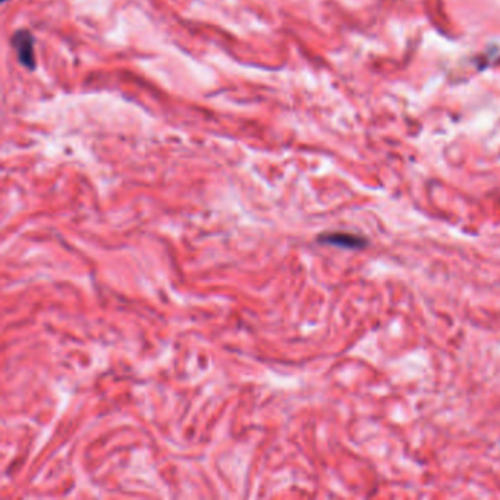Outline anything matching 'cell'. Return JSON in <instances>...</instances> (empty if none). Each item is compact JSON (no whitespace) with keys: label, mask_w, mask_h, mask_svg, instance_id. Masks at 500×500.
Returning a JSON list of instances; mask_svg holds the SVG:
<instances>
[{"label":"cell","mask_w":500,"mask_h":500,"mask_svg":"<svg viewBox=\"0 0 500 500\" xmlns=\"http://www.w3.org/2000/svg\"><path fill=\"white\" fill-rule=\"evenodd\" d=\"M10 45L15 50L18 61L29 71L35 70V56H34V37L29 30H18L13 33L10 38Z\"/></svg>","instance_id":"1"},{"label":"cell","mask_w":500,"mask_h":500,"mask_svg":"<svg viewBox=\"0 0 500 500\" xmlns=\"http://www.w3.org/2000/svg\"><path fill=\"white\" fill-rule=\"evenodd\" d=\"M318 241L321 242V244L336 245V247L348 248V250H362L369 245V241L364 236L354 235V234H345V232L324 234L318 238Z\"/></svg>","instance_id":"2"},{"label":"cell","mask_w":500,"mask_h":500,"mask_svg":"<svg viewBox=\"0 0 500 500\" xmlns=\"http://www.w3.org/2000/svg\"><path fill=\"white\" fill-rule=\"evenodd\" d=\"M2 2H8V0H2Z\"/></svg>","instance_id":"3"}]
</instances>
